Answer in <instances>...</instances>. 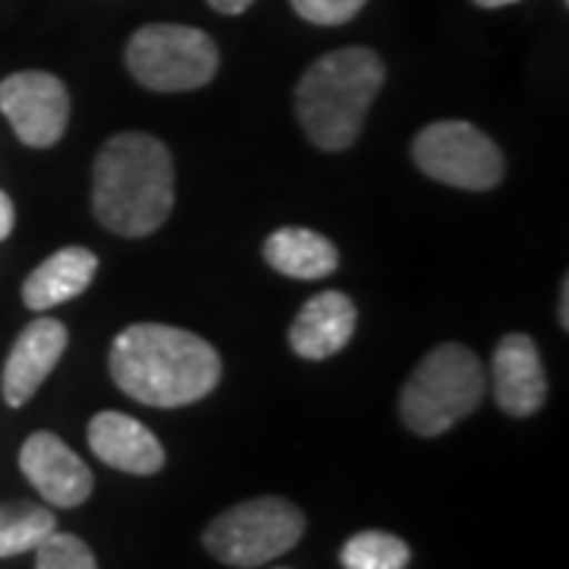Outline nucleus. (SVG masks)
Returning <instances> with one entry per match:
<instances>
[{"mask_svg":"<svg viewBox=\"0 0 569 569\" xmlns=\"http://www.w3.org/2000/svg\"><path fill=\"white\" fill-rule=\"evenodd\" d=\"M127 67L152 92H190L216 77L219 48L193 26L152 22L133 32L127 44Z\"/></svg>","mask_w":569,"mask_h":569,"instance_id":"obj_6","label":"nucleus"},{"mask_svg":"<svg viewBox=\"0 0 569 569\" xmlns=\"http://www.w3.org/2000/svg\"><path fill=\"white\" fill-rule=\"evenodd\" d=\"M478 7H485V10H497V7H509V3H519V0H475Z\"/></svg>","mask_w":569,"mask_h":569,"instance_id":"obj_23","label":"nucleus"},{"mask_svg":"<svg viewBox=\"0 0 569 569\" xmlns=\"http://www.w3.org/2000/svg\"><path fill=\"white\" fill-rule=\"evenodd\" d=\"M67 351V326L54 317H39L22 329L10 348V358L3 365V399L10 408L26 406L39 387L51 377L61 355Z\"/></svg>","mask_w":569,"mask_h":569,"instance_id":"obj_10","label":"nucleus"},{"mask_svg":"<svg viewBox=\"0 0 569 569\" xmlns=\"http://www.w3.org/2000/svg\"><path fill=\"white\" fill-rule=\"evenodd\" d=\"M250 3H253V0H209V7H212V10H219V13H224V17H238V13H244Z\"/></svg>","mask_w":569,"mask_h":569,"instance_id":"obj_21","label":"nucleus"},{"mask_svg":"<svg viewBox=\"0 0 569 569\" xmlns=\"http://www.w3.org/2000/svg\"><path fill=\"white\" fill-rule=\"evenodd\" d=\"M36 569H99L96 553L77 535L51 531L36 548Z\"/></svg>","mask_w":569,"mask_h":569,"instance_id":"obj_18","label":"nucleus"},{"mask_svg":"<svg viewBox=\"0 0 569 569\" xmlns=\"http://www.w3.org/2000/svg\"><path fill=\"white\" fill-rule=\"evenodd\" d=\"M20 468L29 485L39 490L51 507L73 509L89 500L96 478L61 437L39 430L20 449Z\"/></svg>","mask_w":569,"mask_h":569,"instance_id":"obj_9","label":"nucleus"},{"mask_svg":"<svg viewBox=\"0 0 569 569\" xmlns=\"http://www.w3.org/2000/svg\"><path fill=\"white\" fill-rule=\"evenodd\" d=\"M0 111L26 146L48 149L67 130L70 92L54 73L22 70L0 82Z\"/></svg>","mask_w":569,"mask_h":569,"instance_id":"obj_8","label":"nucleus"},{"mask_svg":"<svg viewBox=\"0 0 569 569\" xmlns=\"http://www.w3.org/2000/svg\"><path fill=\"white\" fill-rule=\"evenodd\" d=\"M411 159L427 178L459 190H493L507 171L500 146L466 121L427 123L411 142Z\"/></svg>","mask_w":569,"mask_h":569,"instance_id":"obj_7","label":"nucleus"},{"mask_svg":"<svg viewBox=\"0 0 569 569\" xmlns=\"http://www.w3.org/2000/svg\"><path fill=\"white\" fill-rule=\"evenodd\" d=\"M485 399V370L478 355L466 346H437L399 396V415L418 437H440L466 421Z\"/></svg>","mask_w":569,"mask_h":569,"instance_id":"obj_4","label":"nucleus"},{"mask_svg":"<svg viewBox=\"0 0 569 569\" xmlns=\"http://www.w3.org/2000/svg\"><path fill=\"white\" fill-rule=\"evenodd\" d=\"M339 560L346 569H406L411 550L389 531H358L342 545Z\"/></svg>","mask_w":569,"mask_h":569,"instance_id":"obj_17","label":"nucleus"},{"mask_svg":"<svg viewBox=\"0 0 569 569\" xmlns=\"http://www.w3.org/2000/svg\"><path fill=\"white\" fill-rule=\"evenodd\" d=\"M383 80L387 67L370 48H339L310 63L295 89L307 140L326 152L355 146Z\"/></svg>","mask_w":569,"mask_h":569,"instance_id":"obj_3","label":"nucleus"},{"mask_svg":"<svg viewBox=\"0 0 569 569\" xmlns=\"http://www.w3.org/2000/svg\"><path fill=\"white\" fill-rule=\"evenodd\" d=\"M108 367L114 383L142 406L181 408L206 399L222 380V358L206 339L162 323L127 326Z\"/></svg>","mask_w":569,"mask_h":569,"instance_id":"obj_1","label":"nucleus"},{"mask_svg":"<svg viewBox=\"0 0 569 569\" xmlns=\"http://www.w3.org/2000/svg\"><path fill=\"white\" fill-rule=\"evenodd\" d=\"M493 396L512 418H529L548 399V373L526 332H509L493 351Z\"/></svg>","mask_w":569,"mask_h":569,"instance_id":"obj_11","label":"nucleus"},{"mask_svg":"<svg viewBox=\"0 0 569 569\" xmlns=\"http://www.w3.org/2000/svg\"><path fill=\"white\" fill-rule=\"evenodd\" d=\"M367 0H291L295 13L313 26H342L365 10Z\"/></svg>","mask_w":569,"mask_h":569,"instance_id":"obj_19","label":"nucleus"},{"mask_svg":"<svg viewBox=\"0 0 569 569\" xmlns=\"http://www.w3.org/2000/svg\"><path fill=\"white\" fill-rule=\"evenodd\" d=\"M358 326V310L346 291H320L307 301L288 329L295 355L307 361H326L351 342Z\"/></svg>","mask_w":569,"mask_h":569,"instance_id":"obj_12","label":"nucleus"},{"mask_svg":"<svg viewBox=\"0 0 569 569\" xmlns=\"http://www.w3.org/2000/svg\"><path fill=\"white\" fill-rule=\"evenodd\" d=\"M174 164L162 140L149 133H118L104 142L92 168L96 219L123 238H146L171 216Z\"/></svg>","mask_w":569,"mask_h":569,"instance_id":"obj_2","label":"nucleus"},{"mask_svg":"<svg viewBox=\"0 0 569 569\" xmlns=\"http://www.w3.org/2000/svg\"><path fill=\"white\" fill-rule=\"evenodd\" d=\"M567 307H569V282H563V288H560V326H563V329L569 326Z\"/></svg>","mask_w":569,"mask_h":569,"instance_id":"obj_22","label":"nucleus"},{"mask_svg":"<svg viewBox=\"0 0 569 569\" xmlns=\"http://www.w3.org/2000/svg\"><path fill=\"white\" fill-rule=\"evenodd\" d=\"M99 260L86 247H63L51 253L22 284V301L29 310H51V307L73 301L96 279Z\"/></svg>","mask_w":569,"mask_h":569,"instance_id":"obj_14","label":"nucleus"},{"mask_svg":"<svg viewBox=\"0 0 569 569\" xmlns=\"http://www.w3.org/2000/svg\"><path fill=\"white\" fill-rule=\"evenodd\" d=\"M89 449L104 466L127 475H156L164 466V449L159 437L121 411H99L89 421Z\"/></svg>","mask_w":569,"mask_h":569,"instance_id":"obj_13","label":"nucleus"},{"mask_svg":"<svg viewBox=\"0 0 569 569\" xmlns=\"http://www.w3.org/2000/svg\"><path fill=\"white\" fill-rule=\"evenodd\" d=\"M58 531V519L48 507L17 500L0 507V557H17L26 550H36L51 535Z\"/></svg>","mask_w":569,"mask_h":569,"instance_id":"obj_16","label":"nucleus"},{"mask_svg":"<svg viewBox=\"0 0 569 569\" xmlns=\"http://www.w3.org/2000/svg\"><path fill=\"white\" fill-rule=\"evenodd\" d=\"M13 224H17V209H13V200L0 190V241H7V238H10Z\"/></svg>","mask_w":569,"mask_h":569,"instance_id":"obj_20","label":"nucleus"},{"mask_svg":"<svg viewBox=\"0 0 569 569\" xmlns=\"http://www.w3.org/2000/svg\"><path fill=\"white\" fill-rule=\"evenodd\" d=\"M266 263L288 279H326L339 269L336 244L310 228H279L266 238Z\"/></svg>","mask_w":569,"mask_h":569,"instance_id":"obj_15","label":"nucleus"},{"mask_svg":"<svg viewBox=\"0 0 569 569\" xmlns=\"http://www.w3.org/2000/svg\"><path fill=\"white\" fill-rule=\"evenodd\" d=\"M307 519L284 497H257L224 509L206 529V550L228 567H263L305 538Z\"/></svg>","mask_w":569,"mask_h":569,"instance_id":"obj_5","label":"nucleus"}]
</instances>
